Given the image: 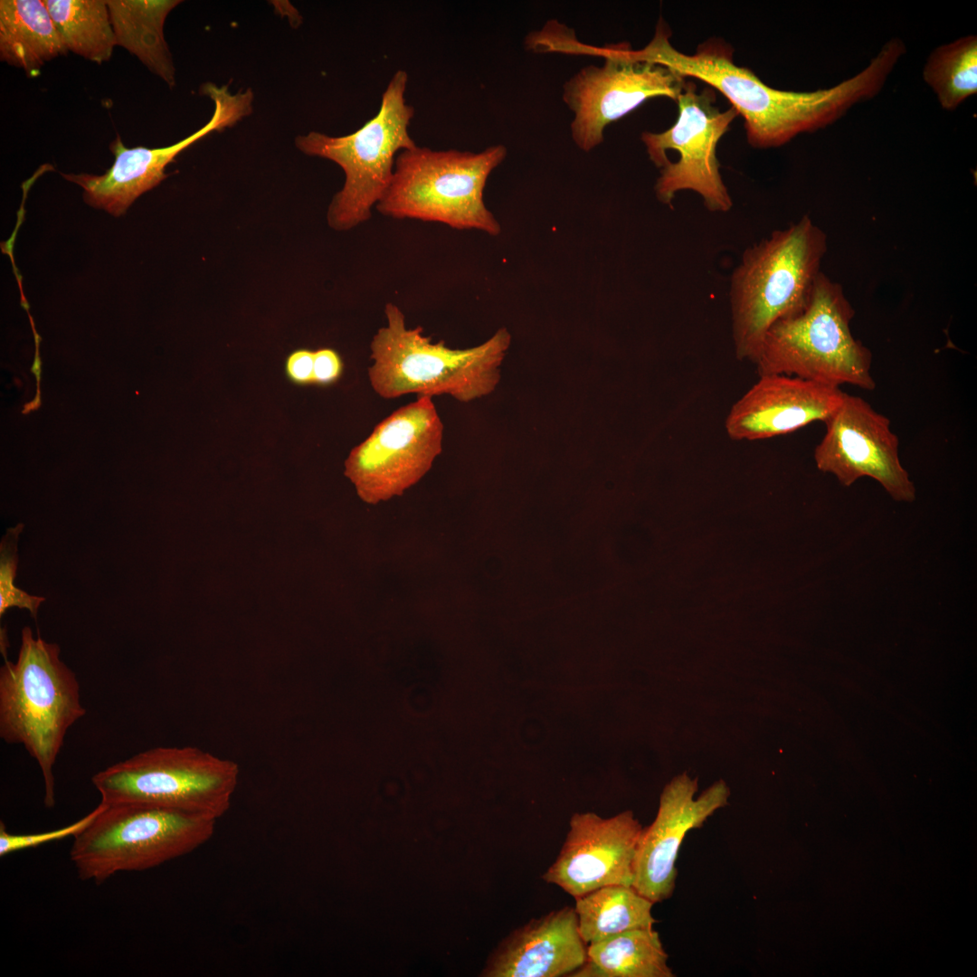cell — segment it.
<instances>
[{"label":"cell","instance_id":"6da1fadb","mask_svg":"<svg viewBox=\"0 0 977 977\" xmlns=\"http://www.w3.org/2000/svg\"><path fill=\"white\" fill-rule=\"evenodd\" d=\"M670 36L660 17L651 41L640 50L629 45L627 54L668 66L718 90L743 117L747 143L757 149L783 146L799 134L833 123L854 104L876 96L892 71L890 62L877 55L859 73L830 89L782 90L766 85L749 68L736 65L732 46L721 39L707 40L688 54L671 44Z\"/></svg>","mask_w":977,"mask_h":977},{"label":"cell","instance_id":"7a4b0ae2","mask_svg":"<svg viewBox=\"0 0 977 977\" xmlns=\"http://www.w3.org/2000/svg\"><path fill=\"white\" fill-rule=\"evenodd\" d=\"M826 251L825 232L807 215L745 250L729 288L738 360L754 363L768 330L807 307Z\"/></svg>","mask_w":977,"mask_h":977},{"label":"cell","instance_id":"3957f363","mask_svg":"<svg viewBox=\"0 0 977 977\" xmlns=\"http://www.w3.org/2000/svg\"><path fill=\"white\" fill-rule=\"evenodd\" d=\"M386 324L370 344L368 379L374 391L385 399L409 394L418 396L448 394L470 402L490 394L500 379L499 367L511 336L498 329L474 347L454 349L443 340L432 343L418 326L408 328L401 308L388 302Z\"/></svg>","mask_w":977,"mask_h":977},{"label":"cell","instance_id":"277c9868","mask_svg":"<svg viewBox=\"0 0 977 977\" xmlns=\"http://www.w3.org/2000/svg\"><path fill=\"white\" fill-rule=\"evenodd\" d=\"M60 651L24 627L17 659L0 669V737L22 745L36 761L47 808L55 805L53 769L65 735L86 713L77 677Z\"/></svg>","mask_w":977,"mask_h":977},{"label":"cell","instance_id":"5b68a950","mask_svg":"<svg viewBox=\"0 0 977 977\" xmlns=\"http://www.w3.org/2000/svg\"><path fill=\"white\" fill-rule=\"evenodd\" d=\"M855 311L840 284L822 271L807 307L776 322L754 361L759 375H785L873 391L872 353L851 332Z\"/></svg>","mask_w":977,"mask_h":977},{"label":"cell","instance_id":"8992f818","mask_svg":"<svg viewBox=\"0 0 977 977\" xmlns=\"http://www.w3.org/2000/svg\"><path fill=\"white\" fill-rule=\"evenodd\" d=\"M506 157L502 145L479 153L418 146L403 150L375 209L394 219L439 223L496 236L500 224L486 207L483 193L488 175Z\"/></svg>","mask_w":977,"mask_h":977},{"label":"cell","instance_id":"52a82bcc","mask_svg":"<svg viewBox=\"0 0 977 977\" xmlns=\"http://www.w3.org/2000/svg\"><path fill=\"white\" fill-rule=\"evenodd\" d=\"M407 83V72L396 71L376 115L351 134L333 137L311 131L296 138L302 153L331 160L345 174L344 185L327 209L332 229L347 231L368 221L388 189L398 154L417 146L409 133L414 109L405 99Z\"/></svg>","mask_w":977,"mask_h":977},{"label":"cell","instance_id":"ba28073f","mask_svg":"<svg viewBox=\"0 0 977 977\" xmlns=\"http://www.w3.org/2000/svg\"><path fill=\"white\" fill-rule=\"evenodd\" d=\"M217 820L143 803L100 802L73 839L71 860L80 879L100 884L119 872L144 871L207 842Z\"/></svg>","mask_w":977,"mask_h":977},{"label":"cell","instance_id":"9c48e42d","mask_svg":"<svg viewBox=\"0 0 977 977\" xmlns=\"http://www.w3.org/2000/svg\"><path fill=\"white\" fill-rule=\"evenodd\" d=\"M234 761L194 746H160L138 753L94 774L101 802L143 803L220 819L239 782Z\"/></svg>","mask_w":977,"mask_h":977},{"label":"cell","instance_id":"30bf717a","mask_svg":"<svg viewBox=\"0 0 977 977\" xmlns=\"http://www.w3.org/2000/svg\"><path fill=\"white\" fill-rule=\"evenodd\" d=\"M549 32L545 51L590 53L604 58L602 66L581 69L564 84L563 100L574 112L571 136L575 145L589 152L603 141L606 126L630 113L646 100L665 97L677 101L687 78L673 69L636 60L626 52L628 43L608 47L585 46Z\"/></svg>","mask_w":977,"mask_h":977},{"label":"cell","instance_id":"8fae6325","mask_svg":"<svg viewBox=\"0 0 977 977\" xmlns=\"http://www.w3.org/2000/svg\"><path fill=\"white\" fill-rule=\"evenodd\" d=\"M676 102L678 119L669 128L640 136L650 161L659 168L656 196L671 205L679 191L691 190L708 211L726 213L733 200L720 173L716 147L738 114L732 107L721 110L716 105L714 89L698 91L688 81Z\"/></svg>","mask_w":977,"mask_h":977},{"label":"cell","instance_id":"7c38bea8","mask_svg":"<svg viewBox=\"0 0 977 977\" xmlns=\"http://www.w3.org/2000/svg\"><path fill=\"white\" fill-rule=\"evenodd\" d=\"M443 423L430 396L400 407L354 447L345 475L359 498L377 504L416 484L441 453Z\"/></svg>","mask_w":977,"mask_h":977},{"label":"cell","instance_id":"4fadbf2b","mask_svg":"<svg viewBox=\"0 0 977 977\" xmlns=\"http://www.w3.org/2000/svg\"><path fill=\"white\" fill-rule=\"evenodd\" d=\"M823 422L825 433L814 449L820 471L833 474L844 487L869 477L894 500H915V488L901 464L899 440L887 416L861 397L844 392Z\"/></svg>","mask_w":977,"mask_h":977},{"label":"cell","instance_id":"5bb4252c","mask_svg":"<svg viewBox=\"0 0 977 977\" xmlns=\"http://www.w3.org/2000/svg\"><path fill=\"white\" fill-rule=\"evenodd\" d=\"M203 91L213 100V113L204 127L185 138L168 147L148 148L126 147L117 136L109 146L115 161L105 174L62 173V175L83 189V199L90 206L114 216L124 214L138 196L167 176L166 167L179 153L209 133L232 127L251 113V90L232 94L227 86L206 83Z\"/></svg>","mask_w":977,"mask_h":977},{"label":"cell","instance_id":"9a60e30c","mask_svg":"<svg viewBox=\"0 0 977 977\" xmlns=\"http://www.w3.org/2000/svg\"><path fill=\"white\" fill-rule=\"evenodd\" d=\"M697 779L686 773L668 783L653 822L642 828L633 864L632 887L653 903L669 899L676 887V861L687 833L701 828L708 817L727 804L730 791L720 780L695 800Z\"/></svg>","mask_w":977,"mask_h":977},{"label":"cell","instance_id":"2e32d148","mask_svg":"<svg viewBox=\"0 0 977 977\" xmlns=\"http://www.w3.org/2000/svg\"><path fill=\"white\" fill-rule=\"evenodd\" d=\"M641 830L631 811L609 819L575 813L556 859L542 878L574 898L606 886H631Z\"/></svg>","mask_w":977,"mask_h":977},{"label":"cell","instance_id":"e0dca14e","mask_svg":"<svg viewBox=\"0 0 977 977\" xmlns=\"http://www.w3.org/2000/svg\"><path fill=\"white\" fill-rule=\"evenodd\" d=\"M840 387L785 375H759L731 407L725 421L735 441H758L824 422L839 403Z\"/></svg>","mask_w":977,"mask_h":977},{"label":"cell","instance_id":"ac0fdd59","mask_svg":"<svg viewBox=\"0 0 977 977\" xmlns=\"http://www.w3.org/2000/svg\"><path fill=\"white\" fill-rule=\"evenodd\" d=\"M587 959L574 907L564 906L533 918L511 932L482 972L488 977L570 976Z\"/></svg>","mask_w":977,"mask_h":977},{"label":"cell","instance_id":"d6986e66","mask_svg":"<svg viewBox=\"0 0 977 977\" xmlns=\"http://www.w3.org/2000/svg\"><path fill=\"white\" fill-rule=\"evenodd\" d=\"M68 52L43 0L0 1V59L28 77Z\"/></svg>","mask_w":977,"mask_h":977},{"label":"cell","instance_id":"ffe728a7","mask_svg":"<svg viewBox=\"0 0 977 977\" xmlns=\"http://www.w3.org/2000/svg\"><path fill=\"white\" fill-rule=\"evenodd\" d=\"M178 0H107L116 43L172 87L175 66L164 36L167 14Z\"/></svg>","mask_w":977,"mask_h":977},{"label":"cell","instance_id":"44dd1931","mask_svg":"<svg viewBox=\"0 0 977 977\" xmlns=\"http://www.w3.org/2000/svg\"><path fill=\"white\" fill-rule=\"evenodd\" d=\"M659 934L652 928L621 933L587 945L575 977H674Z\"/></svg>","mask_w":977,"mask_h":977},{"label":"cell","instance_id":"7402d4cb","mask_svg":"<svg viewBox=\"0 0 977 977\" xmlns=\"http://www.w3.org/2000/svg\"><path fill=\"white\" fill-rule=\"evenodd\" d=\"M578 929L584 943L599 942L635 929L652 928L653 902L632 886L611 885L574 898Z\"/></svg>","mask_w":977,"mask_h":977},{"label":"cell","instance_id":"603a6c76","mask_svg":"<svg viewBox=\"0 0 977 977\" xmlns=\"http://www.w3.org/2000/svg\"><path fill=\"white\" fill-rule=\"evenodd\" d=\"M68 51L108 62L117 45L107 0H43Z\"/></svg>","mask_w":977,"mask_h":977},{"label":"cell","instance_id":"cb8c5ba5","mask_svg":"<svg viewBox=\"0 0 977 977\" xmlns=\"http://www.w3.org/2000/svg\"><path fill=\"white\" fill-rule=\"evenodd\" d=\"M941 106L956 109L977 91V37L968 35L934 49L923 70Z\"/></svg>","mask_w":977,"mask_h":977},{"label":"cell","instance_id":"d4e9b609","mask_svg":"<svg viewBox=\"0 0 977 977\" xmlns=\"http://www.w3.org/2000/svg\"><path fill=\"white\" fill-rule=\"evenodd\" d=\"M22 528L14 527L8 531L5 540L1 544L0 560V614L7 609L18 607L27 609L32 616L35 617L41 603L45 600L43 597L30 595L26 592L15 587L14 581L16 575L18 557L16 554V539H13L19 534Z\"/></svg>","mask_w":977,"mask_h":977},{"label":"cell","instance_id":"484cf974","mask_svg":"<svg viewBox=\"0 0 977 977\" xmlns=\"http://www.w3.org/2000/svg\"><path fill=\"white\" fill-rule=\"evenodd\" d=\"M94 814L95 809L82 819L70 825L53 830L33 834H12L7 831L5 824L1 822L0 856L5 857L16 851L36 848L43 844L63 839L70 836L74 838L88 826Z\"/></svg>","mask_w":977,"mask_h":977},{"label":"cell","instance_id":"4316f807","mask_svg":"<svg viewBox=\"0 0 977 977\" xmlns=\"http://www.w3.org/2000/svg\"><path fill=\"white\" fill-rule=\"evenodd\" d=\"M343 370V360L333 348L322 347L314 351V384L318 386L334 384L341 378Z\"/></svg>","mask_w":977,"mask_h":977},{"label":"cell","instance_id":"83f0119b","mask_svg":"<svg viewBox=\"0 0 977 977\" xmlns=\"http://www.w3.org/2000/svg\"><path fill=\"white\" fill-rule=\"evenodd\" d=\"M314 351L299 348L288 355L284 363V374L288 381L297 386L314 384Z\"/></svg>","mask_w":977,"mask_h":977}]
</instances>
